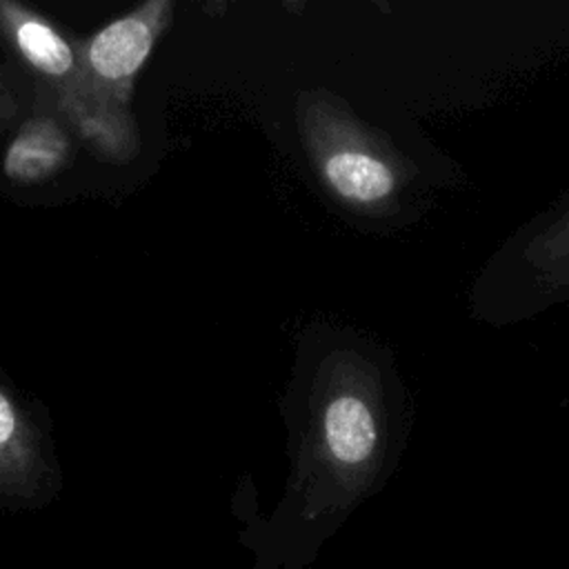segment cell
Returning a JSON list of instances; mask_svg holds the SVG:
<instances>
[{
    "label": "cell",
    "mask_w": 569,
    "mask_h": 569,
    "mask_svg": "<svg viewBox=\"0 0 569 569\" xmlns=\"http://www.w3.org/2000/svg\"><path fill=\"white\" fill-rule=\"evenodd\" d=\"M322 176L340 198L353 204H376L396 187V176L389 164L356 147L327 153L322 158Z\"/></svg>",
    "instance_id": "obj_4"
},
{
    "label": "cell",
    "mask_w": 569,
    "mask_h": 569,
    "mask_svg": "<svg viewBox=\"0 0 569 569\" xmlns=\"http://www.w3.org/2000/svg\"><path fill=\"white\" fill-rule=\"evenodd\" d=\"M169 11V2H151L98 31L87 47L91 73L107 84L129 82L149 58Z\"/></svg>",
    "instance_id": "obj_1"
},
{
    "label": "cell",
    "mask_w": 569,
    "mask_h": 569,
    "mask_svg": "<svg viewBox=\"0 0 569 569\" xmlns=\"http://www.w3.org/2000/svg\"><path fill=\"white\" fill-rule=\"evenodd\" d=\"M0 22L11 29L16 47L38 71L62 78L76 69L69 42L49 22L9 2H0Z\"/></svg>",
    "instance_id": "obj_5"
},
{
    "label": "cell",
    "mask_w": 569,
    "mask_h": 569,
    "mask_svg": "<svg viewBox=\"0 0 569 569\" xmlns=\"http://www.w3.org/2000/svg\"><path fill=\"white\" fill-rule=\"evenodd\" d=\"M69 153L64 129L51 118L22 124L4 153V173L13 182H40L62 167Z\"/></svg>",
    "instance_id": "obj_3"
},
{
    "label": "cell",
    "mask_w": 569,
    "mask_h": 569,
    "mask_svg": "<svg viewBox=\"0 0 569 569\" xmlns=\"http://www.w3.org/2000/svg\"><path fill=\"white\" fill-rule=\"evenodd\" d=\"M44 478L38 433L11 396L0 389V491L31 498L42 489Z\"/></svg>",
    "instance_id": "obj_2"
}]
</instances>
